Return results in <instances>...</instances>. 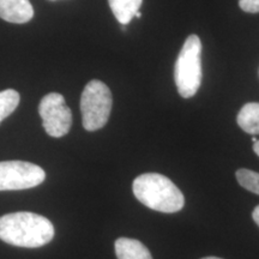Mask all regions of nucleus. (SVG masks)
Listing matches in <instances>:
<instances>
[{
  "label": "nucleus",
  "mask_w": 259,
  "mask_h": 259,
  "mask_svg": "<svg viewBox=\"0 0 259 259\" xmlns=\"http://www.w3.org/2000/svg\"><path fill=\"white\" fill-rule=\"evenodd\" d=\"M54 238V227L45 216L18 211L0 218V240L25 248L47 245Z\"/></svg>",
  "instance_id": "nucleus-1"
},
{
  "label": "nucleus",
  "mask_w": 259,
  "mask_h": 259,
  "mask_svg": "<svg viewBox=\"0 0 259 259\" xmlns=\"http://www.w3.org/2000/svg\"><path fill=\"white\" fill-rule=\"evenodd\" d=\"M134 193L139 202L160 212H178L185 205L181 191L170 179L158 173H144L134 181Z\"/></svg>",
  "instance_id": "nucleus-2"
},
{
  "label": "nucleus",
  "mask_w": 259,
  "mask_h": 259,
  "mask_svg": "<svg viewBox=\"0 0 259 259\" xmlns=\"http://www.w3.org/2000/svg\"><path fill=\"white\" fill-rule=\"evenodd\" d=\"M202 78V41L193 34L186 38L174 66V80L180 96L190 99L196 95Z\"/></svg>",
  "instance_id": "nucleus-3"
},
{
  "label": "nucleus",
  "mask_w": 259,
  "mask_h": 259,
  "mask_svg": "<svg viewBox=\"0 0 259 259\" xmlns=\"http://www.w3.org/2000/svg\"><path fill=\"white\" fill-rule=\"evenodd\" d=\"M112 105L113 97L108 87L101 80H90L80 96L83 127L87 131L102 128L111 115Z\"/></svg>",
  "instance_id": "nucleus-4"
},
{
  "label": "nucleus",
  "mask_w": 259,
  "mask_h": 259,
  "mask_svg": "<svg viewBox=\"0 0 259 259\" xmlns=\"http://www.w3.org/2000/svg\"><path fill=\"white\" fill-rule=\"evenodd\" d=\"M46 173L37 164L24 161L0 162V191L28 190L41 185Z\"/></svg>",
  "instance_id": "nucleus-5"
},
{
  "label": "nucleus",
  "mask_w": 259,
  "mask_h": 259,
  "mask_svg": "<svg viewBox=\"0 0 259 259\" xmlns=\"http://www.w3.org/2000/svg\"><path fill=\"white\" fill-rule=\"evenodd\" d=\"M38 113L45 131L51 137L60 138L69 134L72 125V113L67 107L63 95L51 93L42 97L38 106Z\"/></svg>",
  "instance_id": "nucleus-6"
},
{
  "label": "nucleus",
  "mask_w": 259,
  "mask_h": 259,
  "mask_svg": "<svg viewBox=\"0 0 259 259\" xmlns=\"http://www.w3.org/2000/svg\"><path fill=\"white\" fill-rule=\"evenodd\" d=\"M34 16L29 0H0V18L10 23H27Z\"/></svg>",
  "instance_id": "nucleus-7"
},
{
  "label": "nucleus",
  "mask_w": 259,
  "mask_h": 259,
  "mask_svg": "<svg viewBox=\"0 0 259 259\" xmlns=\"http://www.w3.org/2000/svg\"><path fill=\"white\" fill-rule=\"evenodd\" d=\"M115 254L118 259H153L150 251L139 240L119 238L115 241Z\"/></svg>",
  "instance_id": "nucleus-8"
},
{
  "label": "nucleus",
  "mask_w": 259,
  "mask_h": 259,
  "mask_svg": "<svg viewBox=\"0 0 259 259\" xmlns=\"http://www.w3.org/2000/svg\"><path fill=\"white\" fill-rule=\"evenodd\" d=\"M236 121L246 134L259 135V102H248L242 106Z\"/></svg>",
  "instance_id": "nucleus-9"
},
{
  "label": "nucleus",
  "mask_w": 259,
  "mask_h": 259,
  "mask_svg": "<svg viewBox=\"0 0 259 259\" xmlns=\"http://www.w3.org/2000/svg\"><path fill=\"white\" fill-rule=\"evenodd\" d=\"M108 3L119 23L126 25L139 11L143 0H108Z\"/></svg>",
  "instance_id": "nucleus-10"
},
{
  "label": "nucleus",
  "mask_w": 259,
  "mask_h": 259,
  "mask_svg": "<svg viewBox=\"0 0 259 259\" xmlns=\"http://www.w3.org/2000/svg\"><path fill=\"white\" fill-rule=\"evenodd\" d=\"M19 100H21V96L18 92L14 89L0 92V122L15 112L19 105Z\"/></svg>",
  "instance_id": "nucleus-11"
},
{
  "label": "nucleus",
  "mask_w": 259,
  "mask_h": 259,
  "mask_svg": "<svg viewBox=\"0 0 259 259\" xmlns=\"http://www.w3.org/2000/svg\"><path fill=\"white\" fill-rule=\"evenodd\" d=\"M236 180L244 189L259 194V173L257 171L241 168L236 170Z\"/></svg>",
  "instance_id": "nucleus-12"
},
{
  "label": "nucleus",
  "mask_w": 259,
  "mask_h": 259,
  "mask_svg": "<svg viewBox=\"0 0 259 259\" xmlns=\"http://www.w3.org/2000/svg\"><path fill=\"white\" fill-rule=\"evenodd\" d=\"M239 6L245 12H250V14L259 12V0H239Z\"/></svg>",
  "instance_id": "nucleus-13"
},
{
  "label": "nucleus",
  "mask_w": 259,
  "mask_h": 259,
  "mask_svg": "<svg viewBox=\"0 0 259 259\" xmlns=\"http://www.w3.org/2000/svg\"><path fill=\"white\" fill-rule=\"evenodd\" d=\"M252 218H253L254 222L259 226V205L255 206V208H254L253 212H252Z\"/></svg>",
  "instance_id": "nucleus-14"
},
{
  "label": "nucleus",
  "mask_w": 259,
  "mask_h": 259,
  "mask_svg": "<svg viewBox=\"0 0 259 259\" xmlns=\"http://www.w3.org/2000/svg\"><path fill=\"white\" fill-rule=\"evenodd\" d=\"M253 151L259 156V141H257V142H255V143L253 144Z\"/></svg>",
  "instance_id": "nucleus-15"
},
{
  "label": "nucleus",
  "mask_w": 259,
  "mask_h": 259,
  "mask_svg": "<svg viewBox=\"0 0 259 259\" xmlns=\"http://www.w3.org/2000/svg\"><path fill=\"white\" fill-rule=\"evenodd\" d=\"M202 259H221V258H218V257H206V258H202Z\"/></svg>",
  "instance_id": "nucleus-16"
},
{
  "label": "nucleus",
  "mask_w": 259,
  "mask_h": 259,
  "mask_svg": "<svg viewBox=\"0 0 259 259\" xmlns=\"http://www.w3.org/2000/svg\"><path fill=\"white\" fill-rule=\"evenodd\" d=\"M136 16H137V17H138V18H141V17H142V14H141V12H139V11H138V12H137V14H136Z\"/></svg>",
  "instance_id": "nucleus-17"
}]
</instances>
